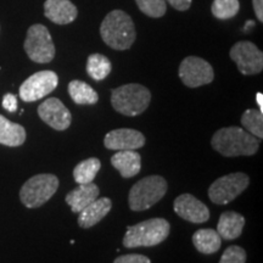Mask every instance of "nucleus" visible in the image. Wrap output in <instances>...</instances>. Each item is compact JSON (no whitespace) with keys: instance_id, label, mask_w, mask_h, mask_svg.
I'll list each match as a JSON object with an SVG mask.
<instances>
[{"instance_id":"obj_1","label":"nucleus","mask_w":263,"mask_h":263,"mask_svg":"<svg viewBox=\"0 0 263 263\" xmlns=\"http://www.w3.org/2000/svg\"><path fill=\"white\" fill-rule=\"evenodd\" d=\"M211 145L226 157L252 156L258 151L259 141L240 127L221 128L213 134Z\"/></svg>"},{"instance_id":"obj_2","label":"nucleus","mask_w":263,"mask_h":263,"mask_svg":"<svg viewBox=\"0 0 263 263\" xmlns=\"http://www.w3.org/2000/svg\"><path fill=\"white\" fill-rule=\"evenodd\" d=\"M100 35L105 44L115 50H128L136 42V26L127 12L112 10L101 22Z\"/></svg>"},{"instance_id":"obj_3","label":"nucleus","mask_w":263,"mask_h":263,"mask_svg":"<svg viewBox=\"0 0 263 263\" xmlns=\"http://www.w3.org/2000/svg\"><path fill=\"white\" fill-rule=\"evenodd\" d=\"M170 230V223L164 218H151L129 226L124 234L123 246L127 249L156 246L168 238Z\"/></svg>"},{"instance_id":"obj_4","label":"nucleus","mask_w":263,"mask_h":263,"mask_svg":"<svg viewBox=\"0 0 263 263\" xmlns=\"http://www.w3.org/2000/svg\"><path fill=\"white\" fill-rule=\"evenodd\" d=\"M151 93L141 84L130 83L111 91V104L117 112L134 117L141 115L149 107Z\"/></svg>"},{"instance_id":"obj_5","label":"nucleus","mask_w":263,"mask_h":263,"mask_svg":"<svg viewBox=\"0 0 263 263\" xmlns=\"http://www.w3.org/2000/svg\"><path fill=\"white\" fill-rule=\"evenodd\" d=\"M167 189L168 184L161 176H149L140 179L129 190V209L137 212L150 209L166 195Z\"/></svg>"},{"instance_id":"obj_6","label":"nucleus","mask_w":263,"mask_h":263,"mask_svg":"<svg viewBox=\"0 0 263 263\" xmlns=\"http://www.w3.org/2000/svg\"><path fill=\"white\" fill-rule=\"evenodd\" d=\"M59 184V178L54 174L44 173L33 176L20 190V200L27 209H37L54 196Z\"/></svg>"},{"instance_id":"obj_7","label":"nucleus","mask_w":263,"mask_h":263,"mask_svg":"<svg viewBox=\"0 0 263 263\" xmlns=\"http://www.w3.org/2000/svg\"><path fill=\"white\" fill-rule=\"evenodd\" d=\"M25 51L37 64H49L55 58V45L49 29L43 25H33L28 28L25 41Z\"/></svg>"},{"instance_id":"obj_8","label":"nucleus","mask_w":263,"mask_h":263,"mask_svg":"<svg viewBox=\"0 0 263 263\" xmlns=\"http://www.w3.org/2000/svg\"><path fill=\"white\" fill-rule=\"evenodd\" d=\"M249 184L250 178L248 174L241 172L227 174L210 185L209 197L216 205H227L244 192Z\"/></svg>"},{"instance_id":"obj_9","label":"nucleus","mask_w":263,"mask_h":263,"mask_svg":"<svg viewBox=\"0 0 263 263\" xmlns=\"http://www.w3.org/2000/svg\"><path fill=\"white\" fill-rule=\"evenodd\" d=\"M59 77L54 71H39L28 77L20 87V98L26 103L41 100L57 89Z\"/></svg>"},{"instance_id":"obj_10","label":"nucleus","mask_w":263,"mask_h":263,"mask_svg":"<svg viewBox=\"0 0 263 263\" xmlns=\"http://www.w3.org/2000/svg\"><path fill=\"white\" fill-rule=\"evenodd\" d=\"M229 57L245 76L261 73L263 70V52L252 42H238L230 49Z\"/></svg>"},{"instance_id":"obj_11","label":"nucleus","mask_w":263,"mask_h":263,"mask_svg":"<svg viewBox=\"0 0 263 263\" xmlns=\"http://www.w3.org/2000/svg\"><path fill=\"white\" fill-rule=\"evenodd\" d=\"M180 81L189 88H199L210 84L215 78L212 66L197 57H188L180 62L178 71Z\"/></svg>"},{"instance_id":"obj_12","label":"nucleus","mask_w":263,"mask_h":263,"mask_svg":"<svg viewBox=\"0 0 263 263\" xmlns=\"http://www.w3.org/2000/svg\"><path fill=\"white\" fill-rule=\"evenodd\" d=\"M38 115L49 127L55 130H66L71 126L72 115L58 98H49L39 105Z\"/></svg>"},{"instance_id":"obj_13","label":"nucleus","mask_w":263,"mask_h":263,"mask_svg":"<svg viewBox=\"0 0 263 263\" xmlns=\"http://www.w3.org/2000/svg\"><path fill=\"white\" fill-rule=\"evenodd\" d=\"M174 212L192 223H205L210 219V210L205 203L190 194H182L174 200Z\"/></svg>"},{"instance_id":"obj_14","label":"nucleus","mask_w":263,"mask_h":263,"mask_svg":"<svg viewBox=\"0 0 263 263\" xmlns=\"http://www.w3.org/2000/svg\"><path fill=\"white\" fill-rule=\"evenodd\" d=\"M104 145L108 150H137L145 145V137L139 130L120 128L108 132L105 136Z\"/></svg>"},{"instance_id":"obj_15","label":"nucleus","mask_w":263,"mask_h":263,"mask_svg":"<svg viewBox=\"0 0 263 263\" xmlns=\"http://www.w3.org/2000/svg\"><path fill=\"white\" fill-rule=\"evenodd\" d=\"M44 15L57 25H68L77 18L78 10L71 0H47L44 3Z\"/></svg>"},{"instance_id":"obj_16","label":"nucleus","mask_w":263,"mask_h":263,"mask_svg":"<svg viewBox=\"0 0 263 263\" xmlns=\"http://www.w3.org/2000/svg\"><path fill=\"white\" fill-rule=\"evenodd\" d=\"M100 189L94 182L88 184H80V186L71 190L65 197L66 203L70 205L72 212L80 213L82 210L90 205L98 199Z\"/></svg>"},{"instance_id":"obj_17","label":"nucleus","mask_w":263,"mask_h":263,"mask_svg":"<svg viewBox=\"0 0 263 263\" xmlns=\"http://www.w3.org/2000/svg\"><path fill=\"white\" fill-rule=\"evenodd\" d=\"M111 207H112V202L108 197H100V199L94 200L90 205H88L80 212L78 226L84 229L91 228L111 211Z\"/></svg>"},{"instance_id":"obj_18","label":"nucleus","mask_w":263,"mask_h":263,"mask_svg":"<svg viewBox=\"0 0 263 263\" xmlns=\"http://www.w3.org/2000/svg\"><path fill=\"white\" fill-rule=\"evenodd\" d=\"M111 164L120 172L123 178H132L141 170V156L136 150L117 151L111 157Z\"/></svg>"},{"instance_id":"obj_19","label":"nucleus","mask_w":263,"mask_h":263,"mask_svg":"<svg viewBox=\"0 0 263 263\" xmlns=\"http://www.w3.org/2000/svg\"><path fill=\"white\" fill-rule=\"evenodd\" d=\"M245 217L234 211H226L219 217L217 233L224 240H234L241 235Z\"/></svg>"},{"instance_id":"obj_20","label":"nucleus","mask_w":263,"mask_h":263,"mask_svg":"<svg viewBox=\"0 0 263 263\" xmlns=\"http://www.w3.org/2000/svg\"><path fill=\"white\" fill-rule=\"evenodd\" d=\"M26 129L21 124L11 122L0 115V144L5 146H21L26 141Z\"/></svg>"},{"instance_id":"obj_21","label":"nucleus","mask_w":263,"mask_h":263,"mask_svg":"<svg viewBox=\"0 0 263 263\" xmlns=\"http://www.w3.org/2000/svg\"><path fill=\"white\" fill-rule=\"evenodd\" d=\"M193 244L203 255L216 254L222 246V238L215 229H199L194 233Z\"/></svg>"},{"instance_id":"obj_22","label":"nucleus","mask_w":263,"mask_h":263,"mask_svg":"<svg viewBox=\"0 0 263 263\" xmlns=\"http://www.w3.org/2000/svg\"><path fill=\"white\" fill-rule=\"evenodd\" d=\"M68 94L77 105H94L99 100L97 91L83 81H71L68 83Z\"/></svg>"},{"instance_id":"obj_23","label":"nucleus","mask_w":263,"mask_h":263,"mask_svg":"<svg viewBox=\"0 0 263 263\" xmlns=\"http://www.w3.org/2000/svg\"><path fill=\"white\" fill-rule=\"evenodd\" d=\"M87 73L94 81H103L111 73L112 65L103 54H91L87 60Z\"/></svg>"},{"instance_id":"obj_24","label":"nucleus","mask_w":263,"mask_h":263,"mask_svg":"<svg viewBox=\"0 0 263 263\" xmlns=\"http://www.w3.org/2000/svg\"><path fill=\"white\" fill-rule=\"evenodd\" d=\"M101 168L100 160L90 157L82 161L73 168V178L77 184H88L94 182V178Z\"/></svg>"},{"instance_id":"obj_25","label":"nucleus","mask_w":263,"mask_h":263,"mask_svg":"<svg viewBox=\"0 0 263 263\" xmlns=\"http://www.w3.org/2000/svg\"><path fill=\"white\" fill-rule=\"evenodd\" d=\"M241 124L246 132L262 139L263 138V112L255 108H249L241 116Z\"/></svg>"},{"instance_id":"obj_26","label":"nucleus","mask_w":263,"mask_h":263,"mask_svg":"<svg viewBox=\"0 0 263 263\" xmlns=\"http://www.w3.org/2000/svg\"><path fill=\"white\" fill-rule=\"evenodd\" d=\"M240 10L239 0H213L211 11L218 20H229L235 17Z\"/></svg>"},{"instance_id":"obj_27","label":"nucleus","mask_w":263,"mask_h":263,"mask_svg":"<svg viewBox=\"0 0 263 263\" xmlns=\"http://www.w3.org/2000/svg\"><path fill=\"white\" fill-rule=\"evenodd\" d=\"M138 8L143 14L153 18H160L166 14V0H136Z\"/></svg>"},{"instance_id":"obj_28","label":"nucleus","mask_w":263,"mask_h":263,"mask_svg":"<svg viewBox=\"0 0 263 263\" xmlns=\"http://www.w3.org/2000/svg\"><path fill=\"white\" fill-rule=\"evenodd\" d=\"M246 251L238 245L229 246L223 252L219 263H245Z\"/></svg>"},{"instance_id":"obj_29","label":"nucleus","mask_w":263,"mask_h":263,"mask_svg":"<svg viewBox=\"0 0 263 263\" xmlns=\"http://www.w3.org/2000/svg\"><path fill=\"white\" fill-rule=\"evenodd\" d=\"M114 263H151L150 258H147L144 255L138 254H130V255H123L120 256L115 259Z\"/></svg>"},{"instance_id":"obj_30","label":"nucleus","mask_w":263,"mask_h":263,"mask_svg":"<svg viewBox=\"0 0 263 263\" xmlns=\"http://www.w3.org/2000/svg\"><path fill=\"white\" fill-rule=\"evenodd\" d=\"M3 107L9 112H15L17 110V98H16V95L11 93L5 94L4 98H3Z\"/></svg>"},{"instance_id":"obj_31","label":"nucleus","mask_w":263,"mask_h":263,"mask_svg":"<svg viewBox=\"0 0 263 263\" xmlns=\"http://www.w3.org/2000/svg\"><path fill=\"white\" fill-rule=\"evenodd\" d=\"M166 2L170 3L171 6L178 11H186L192 5L193 0H166Z\"/></svg>"},{"instance_id":"obj_32","label":"nucleus","mask_w":263,"mask_h":263,"mask_svg":"<svg viewBox=\"0 0 263 263\" xmlns=\"http://www.w3.org/2000/svg\"><path fill=\"white\" fill-rule=\"evenodd\" d=\"M255 15L259 22H263V0H252Z\"/></svg>"},{"instance_id":"obj_33","label":"nucleus","mask_w":263,"mask_h":263,"mask_svg":"<svg viewBox=\"0 0 263 263\" xmlns=\"http://www.w3.org/2000/svg\"><path fill=\"white\" fill-rule=\"evenodd\" d=\"M256 103L259 106V111L263 112V94L262 93H257L256 94Z\"/></svg>"},{"instance_id":"obj_34","label":"nucleus","mask_w":263,"mask_h":263,"mask_svg":"<svg viewBox=\"0 0 263 263\" xmlns=\"http://www.w3.org/2000/svg\"><path fill=\"white\" fill-rule=\"evenodd\" d=\"M255 24H254V22H252V21H248V22H246V25H245V29H248L249 27H250V26H254Z\"/></svg>"}]
</instances>
